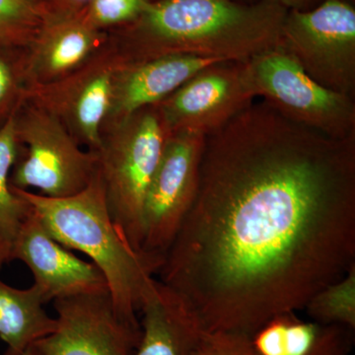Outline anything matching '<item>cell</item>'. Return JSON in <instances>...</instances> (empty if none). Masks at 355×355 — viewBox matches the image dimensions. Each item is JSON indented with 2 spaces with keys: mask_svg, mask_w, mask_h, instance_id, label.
Listing matches in <instances>:
<instances>
[{
  "mask_svg": "<svg viewBox=\"0 0 355 355\" xmlns=\"http://www.w3.org/2000/svg\"><path fill=\"white\" fill-rule=\"evenodd\" d=\"M355 265V135L254 102L205 137L197 195L156 275L207 331L253 336Z\"/></svg>",
  "mask_w": 355,
  "mask_h": 355,
  "instance_id": "cell-1",
  "label": "cell"
},
{
  "mask_svg": "<svg viewBox=\"0 0 355 355\" xmlns=\"http://www.w3.org/2000/svg\"><path fill=\"white\" fill-rule=\"evenodd\" d=\"M286 13L279 0H151L108 34L125 62L169 55L247 62L280 43Z\"/></svg>",
  "mask_w": 355,
  "mask_h": 355,
  "instance_id": "cell-2",
  "label": "cell"
},
{
  "mask_svg": "<svg viewBox=\"0 0 355 355\" xmlns=\"http://www.w3.org/2000/svg\"><path fill=\"white\" fill-rule=\"evenodd\" d=\"M11 189L29 202L53 239L85 254L101 270L116 308L137 318L155 277L114 224L99 169L90 184L71 197L49 198L12 184Z\"/></svg>",
  "mask_w": 355,
  "mask_h": 355,
  "instance_id": "cell-3",
  "label": "cell"
},
{
  "mask_svg": "<svg viewBox=\"0 0 355 355\" xmlns=\"http://www.w3.org/2000/svg\"><path fill=\"white\" fill-rule=\"evenodd\" d=\"M101 135L96 153L110 214L139 254L144 200L170 132L156 104L106 125Z\"/></svg>",
  "mask_w": 355,
  "mask_h": 355,
  "instance_id": "cell-4",
  "label": "cell"
},
{
  "mask_svg": "<svg viewBox=\"0 0 355 355\" xmlns=\"http://www.w3.org/2000/svg\"><path fill=\"white\" fill-rule=\"evenodd\" d=\"M15 120L21 151L10 178L13 187L62 198L90 184L98 169L97 153L80 146L55 116L23 99Z\"/></svg>",
  "mask_w": 355,
  "mask_h": 355,
  "instance_id": "cell-5",
  "label": "cell"
},
{
  "mask_svg": "<svg viewBox=\"0 0 355 355\" xmlns=\"http://www.w3.org/2000/svg\"><path fill=\"white\" fill-rule=\"evenodd\" d=\"M247 67L256 97L287 120L335 139L355 135V100L311 78L282 41Z\"/></svg>",
  "mask_w": 355,
  "mask_h": 355,
  "instance_id": "cell-6",
  "label": "cell"
},
{
  "mask_svg": "<svg viewBox=\"0 0 355 355\" xmlns=\"http://www.w3.org/2000/svg\"><path fill=\"white\" fill-rule=\"evenodd\" d=\"M205 140V135L189 130L171 132L166 140L142 212L139 254L153 275L162 265L197 195Z\"/></svg>",
  "mask_w": 355,
  "mask_h": 355,
  "instance_id": "cell-7",
  "label": "cell"
},
{
  "mask_svg": "<svg viewBox=\"0 0 355 355\" xmlns=\"http://www.w3.org/2000/svg\"><path fill=\"white\" fill-rule=\"evenodd\" d=\"M282 43L306 73L355 100V6L324 0L308 10H287Z\"/></svg>",
  "mask_w": 355,
  "mask_h": 355,
  "instance_id": "cell-8",
  "label": "cell"
},
{
  "mask_svg": "<svg viewBox=\"0 0 355 355\" xmlns=\"http://www.w3.org/2000/svg\"><path fill=\"white\" fill-rule=\"evenodd\" d=\"M125 62L111 40L83 67L53 83L23 90V99L55 116L80 146L97 153L114 74Z\"/></svg>",
  "mask_w": 355,
  "mask_h": 355,
  "instance_id": "cell-9",
  "label": "cell"
},
{
  "mask_svg": "<svg viewBox=\"0 0 355 355\" xmlns=\"http://www.w3.org/2000/svg\"><path fill=\"white\" fill-rule=\"evenodd\" d=\"M256 98L247 62L220 60L198 70L157 106L170 133L189 130L207 137Z\"/></svg>",
  "mask_w": 355,
  "mask_h": 355,
  "instance_id": "cell-10",
  "label": "cell"
},
{
  "mask_svg": "<svg viewBox=\"0 0 355 355\" xmlns=\"http://www.w3.org/2000/svg\"><path fill=\"white\" fill-rule=\"evenodd\" d=\"M57 329L36 342L46 355H133L141 338L137 318L125 316L110 292L55 299Z\"/></svg>",
  "mask_w": 355,
  "mask_h": 355,
  "instance_id": "cell-11",
  "label": "cell"
},
{
  "mask_svg": "<svg viewBox=\"0 0 355 355\" xmlns=\"http://www.w3.org/2000/svg\"><path fill=\"white\" fill-rule=\"evenodd\" d=\"M12 261L31 270L44 302L83 294L109 292L106 279L93 263L70 253L48 232L34 210L26 217L14 242Z\"/></svg>",
  "mask_w": 355,
  "mask_h": 355,
  "instance_id": "cell-12",
  "label": "cell"
},
{
  "mask_svg": "<svg viewBox=\"0 0 355 355\" xmlns=\"http://www.w3.org/2000/svg\"><path fill=\"white\" fill-rule=\"evenodd\" d=\"M108 32L88 24L80 13L49 21L18 64L24 89L57 81L83 67L108 42Z\"/></svg>",
  "mask_w": 355,
  "mask_h": 355,
  "instance_id": "cell-13",
  "label": "cell"
},
{
  "mask_svg": "<svg viewBox=\"0 0 355 355\" xmlns=\"http://www.w3.org/2000/svg\"><path fill=\"white\" fill-rule=\"evenodd\" d=\"M216 62L220 60L169 55L123 62L114 74L111 105L103 128L163 101L198 70Z\"/></svg>",
  "mask_w": 355,
  "mask_h": 355,
  "instance_id": "cell-14",
  "label": "cell"
},
{
  "mask_svg": "<svg viewBox=\"0 0 355 355\" xmlns=\"http://www.w3.org/2000/svg\"><path fill=\"white\" fill-rule=\"evenodd\" d=\"M140 313L141 338L133 355H191L202 329L171 289L154 279Z\"/></svg>",
  "mask_w": 355,
  "mask_h": 355,
  "instance_id": "cell-15",
  "label": "cell"
},
{
  "mask_svg": "<svg viewBox=\"0 0 355 355\" xmlns=\"http://www.w3.org/2000/svg\"><path fill=\"white\" fill-rule=\"evenodd\" d=\"M259 355H352L355 331L340 324L304 321L284 313L252 336Z\"/></svg>",
  "mask_w": 355,
  "mask_h": 355,
  "instance_id": "cell-16",
  "label": "cell"
},
{
  "mask_svg": "<svg viewBox=\"0 0 355 355\" xmlns=\"http://www.w3.org/2000/svg\"><path fill=\"white\" fill-rule=\"evenodd\" d=\"M44 303L34 284L17 289L0 279V338L7 345L4 355H23L33 343L55 331L57 319L46 314Z\"/></svg>",
  "mask_w": 355,
  "mask_h": 355,
  "instance_id": "cell-17",
  "label": "cell"
},
{
  "mask_svg": "<svg viewBox=\"0 0 355 355\" xmlns=\"http://www.w3.org/2000/svg\"><path fill=\"white\" fill-rule=\"evenodd\" d=\"M16 109L0 127V268L12 261L14 242L32 210L29 202L11 189L10 171L19 153Z\"/></svg>",
  "mask_w": 355,
  "mask_h": 355,
  "instance_id": "cell-18",
  "label": "cell"
},
{
  "mask_svg": "<svg viewBox=\"0 0 355 355\" xmlns=\"http://www.w3.org/2000/svg\"><path fill=\"white\" fill-rule=\"evenodd\" d=\"M304 309L312 321L355 331V265L345 277L315 293Z\"/></svg>",
  "mask_w": 355,
  "mask_h": 355,
  "instance_id": "cell-19",
  "label": "cell"
},
{
  "mask_svg": "<svg viewBox=\"0 0 355 355\" xmlns=\"http://www.w3.org/2000/svg\"><path fill=\"white\" fill-rule=\"evenodd\" d=\"M48 22L31 0H0V51H24Z\"/></svg>",
  "mask_w": 355,
  "mask_h": 355,
  "instance_id": "cell-20",
  "label": "cell"
},
{
  "mask_svg": "<svg viewBox=\"0 0 355 355\" xmlns=\"http://www.w3.org/2000/svg\"><path fill=\"white\" fill-rule=\"evenodd\" d=\"M149 1L151 0H90L80 14L92 27L109 32L137 19Z\"/></svg>",
  "mask_w": 355,
  "mask_h": 355,
  "instance_id": "cell-21",
  "label": "cell"
},
{
  "mask_svg": "<svg viewBox=\"0 0 355 355\" xmlns=\"http://www.w3.org/2000/svg\"><path fill=\"white\" fill-rule=\"evenodd\" d=\"M191 355H259L252 336L232 331L200 330Z\"/></svg>",
  "mask_w": 355,
  "mask_h": 355,
  "instance_id": "cell-22",
  "label": "cell"
},
{
  "mask_svg": "<svg viewBox=\"0 0 355 355\" xmlns=\"http://www.w3.org/2000/svg\"><path fill=\"white\" fill-rule=\"evenodd\" d=\"M13 51H0V116L8 118L23 101V86L21 80L18 55L7 57Z\"/></svg>",
  "mask_w": 355,
  "mask_h": 355,
  "instance_id": "cell-23",
  "label": "cell"
},
{
  "mask_svg": "<svg viewBox=\"0 0 355 355\" xmlns=\"http://www.w3.org/2000/svg\"><path fill=\"white\" fill-rule=\"evenodd\" d=\"M49 21L80 13L90 0H31Z\"/></svg>",
  "mask_w": 355,
  "mask_h": 355,
  "instance_id": "cell-24",
  "label": "cell"
},
{
  "mask_svg": "<svg viewBox=\"0 0 355 355\" xmlns=\"http://www.w3.org/2000/svg\"><path fill=\"white\" fill-rule=\"evenodd\" d=\"M287 10H308L319 6L324 0H279Z\"/></svg>",
  "mask_w": 355,
  "mask_h": 355,
  "instance_id": "cell-25",
  "label": "cell"
},
{
  "mask_svg": "<svg viewBox=\"0 0 355 355\" xmlns=\"http://www.w3.org/2000/svg\"><path fill=\"white\" fill-rule=\"evenodd\" d=\"M23 355H46L44 354L43 350L40 349L39 345L36 343H33L31 347H29Z\"/></svg>",
  "mask_w": 355,
  "mask_h": 355,
  "instance_id": "cell-26",
  "label": "cell"
},
{
  "mask_svg": "<svg viewBox=\"0 0 355 355\" xmlns=\"http://www.w3.org/2000/svg\"><path fill=\"white\" fill-rule=\"evenodd\" d=\"M239 1H243V2H254V1H257V0H239Z\"/></svg>",
  "mask_w": 355,
  "mask_h": 355,
  "instance_id": "cell-27",
  "label": "cell"
}]
</instances>
